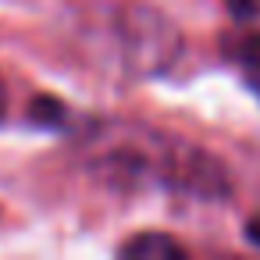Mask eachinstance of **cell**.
<instances>
[{"mask_svg": "<svg viewBox=\"0 0 260 260\" xmlns=\"http://www.w3.org/2000/svg\"><path fill=\"white\" fill-rule=\"evenodd\" d=\"M224 4H228V15L235 22H249L260 15V0H224Z\"/></svg>", "mask_w": 260, "mask_h": 260, "instance_id": "6", "label": "cell"}, {"mask_svg": "<svg viewBox=\"0 0 260 260\" xmlns=\"http://www.w3.org/2000/svg\"><path fill=\"white\" fill-rule=\"evenodd\" d=\"M246 239H249L253 246H260V214L246 221Z\"/></svg>", "mask_w": 260, "mask_h": 260, "instance_id": "7", "label": "cell"}, {"mask_svg": "<svg viewBox=\"0 0 260 260\" xmlns=\"http://www.w3.org/2000/svg\"><path fill=\"white\" fill-rule=\"evenodd\" d=\"M89 171L118 189H171L196 200L228 196V171L207 150L139 125H107L89 143Z\"/></svg>", "mask_w": 260, "mask_h": 260, "instance_id": "1", "label": "cell"}, {"mask_svg": "<svg viewBox=\"0 0 260 260\" xmlns=\"http://www.w3.org/2000/svg\"><path fill=\"white\" fill-rule=\"evenodd\" d=\"M4 107H8V89H4V82H0V118H4Z\"/></svg>", "mask_w": 260, "mask_h": 260, "instance_id": "8", "label": "cell"}, {"mask_svg": "<svg viewBox=\"0 0 260 260\" xmlns=\"http://www.w3.org/2000/svg\"><path fill=\"white\" fill-rule=\"evenodd\" d=\"M118 253L128 256V260H182L185 256V246L175 242L164 232H143V235L128 239Z\"/></svg>", "mask_w": 260, "mask_h": 260, "instance_id": "4", "label": "cell"}, {"mask_svg": "<svg viewBox=\"0 0 260 260\" xmlns=\"http://www.w3.org/2000/svg\"><path fill=\"white\" fill-rule=\"evenodd\" d=\"M72 32L89 64L121 79L164 72L182 47L178 29L164 15L136 4H93L75 18Z\"/></svg>", "mask_w": 260, "mask_h": 260, "instance_id": "2", "label": "cell"}, {"mask_svg": "<svg viewBox=\"0 0 260 260\" xmlns=\"http://www.w3.org/2000/svg\"><path fill=\"white\" fill-rule=\"evenodd\" d=\"M221 47H224V57L232 61V68L242 75V82L260 100V32H228Z\"/></svg>", "mask_w": 260, "mask_h": 260, "instance_id": "3", "label": "cell"}, {"mask_svg": "<svg viewBox=\"0 0 260 260\" xmlns=\"http://www.w3.org/2000/svg\"><path fill=\"white\" fill-rule=\"evenodd\" d=\"M64 118H68V111L61 104H54V100H36L32 104V121H40V125L64 128Z\"/></svg>", "mask_w": 260, "mask_h": 260, "instance_id": "5", "label": "cell"}]
</instances>
